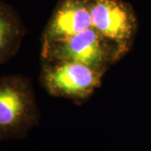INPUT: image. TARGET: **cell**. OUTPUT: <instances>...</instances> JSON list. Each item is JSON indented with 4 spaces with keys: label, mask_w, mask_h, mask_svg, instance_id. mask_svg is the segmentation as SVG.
<instances>
[{
    "label": "cell",
    "mask_w": 151,
    "mask_h": 151,
    "mask_svg": "<svg viewBox=\"0 0 151 151\" xmlns=\"http://www.w3.org/2000/svg\"><path fill=\"white\" fill-rule=\"evenodd\" d=\"M40 120L31 80L20 74L0 76V142L27 138Z\"/></svg>",
    "instance_id": "cell-1"
},
{
    "label": "cell",
    "mask_w": 151,
    "mask_h": 151,
    "mask_svg": "<svg viewBox=\"0 0 151 151\" xmlns=\"http://www.w3.org/2000/svg\"><path fill=\"white\" fill-rule=\"evenodd\" d=\"M124 56L118 46L92 27L40 46V61H72L103 71H107Z\"/></svg>",
    "instance_id": "cell-2"
},
{
    "label": "cell",
    "mask_w": 151,
    "mask_h": 151,
    "mask_svg": "<svg viewBox=\"0 0 151 151\" xmlns=\"http://www.w3.org/2000/svg\"><path fill=\"white\" fill-rule=\"evenodd\" d=\"M105 73L77 62L41 61L40 83L52 97L81 103L101 86Z\"/></svg>",
    "instance_id": "cell-3"
},
{
    "label": "cell",
    "mask_w": 151,
    "mask_h": 151,
    "mask_svg": "<svg viewBox=\"0 0 151 151\" xmlns=\"http://www.w3.org/2000/svg\"><path fill=\"white\" fill-rule=\"evenodd\" d=\"M92 27L114 44L125 55L138 32V19L132 5L124 0H89Z\"/></svg>",
    "instance_id": "cell-4"
},
{
    "label": "cell",
    "mask_w": 151,
    "mask_h": 151,
    "mask_svg": "<svg viewBox=\"0 0 151 151\" xmlns=\"http://www.w3.org/2000/svg\"><path fill=\"white\" fill-rule=\"evenodd\" d=\"M91 27L89 0H59L44 29L40 46L70 37Z\"/></svg>",
    "instance_id": "cell-5"
},
{
    "label": "cell",
    "mask_w": 151,
    "mask_h": 151,
    "mask_svg": "<svg viewBox=\"0 0 151 151\" xmlns=\"http://www.w3.org/2000/svg\"><path fill=\"white\" fill-rule=\"evenodd\" d=\"M26 29L17 11L0 2V65L7 63L18 53Z\"/></svg>",
    "instance_id": "cell-6"
}]
</instances>
